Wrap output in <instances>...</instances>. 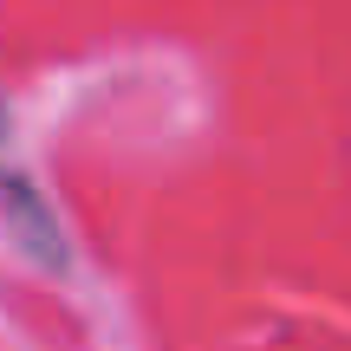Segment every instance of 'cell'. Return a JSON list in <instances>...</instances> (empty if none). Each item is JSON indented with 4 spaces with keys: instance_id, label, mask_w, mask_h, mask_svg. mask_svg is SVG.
<instances>
[{
    "instance_id": "2",
    "label": "cell",
    "mask_w": 351,
    "mask_h": 351,
    "mask_svg": "<svg viewBox=\"0 0 351 351\" xmlns=\"http://www.w3.org/2000/svg\"><path fill=\"white\" fill-rule=\"evenodd\" d=\"M0 130H7V98H0Z\"/></svg>"
},
{
    "instance_id": "1",
    "label": "cell",
    "mask_w": 351,
    "mask_h": 351,
    "mask_svg": "<svg viewBox=\"0 0 351 351\" xmlns=\"http://www.w3.org/2000/svg\"><path fill=\"white\" fill-rule=\"evenodd\" d=\"M0 208H7V228H13V241H20L26 261H39L46 274H65V267H72V247H65V234H59V221H52L46 195H39L20 169L0 176Z\"/></svg>"
}]
</instances>
